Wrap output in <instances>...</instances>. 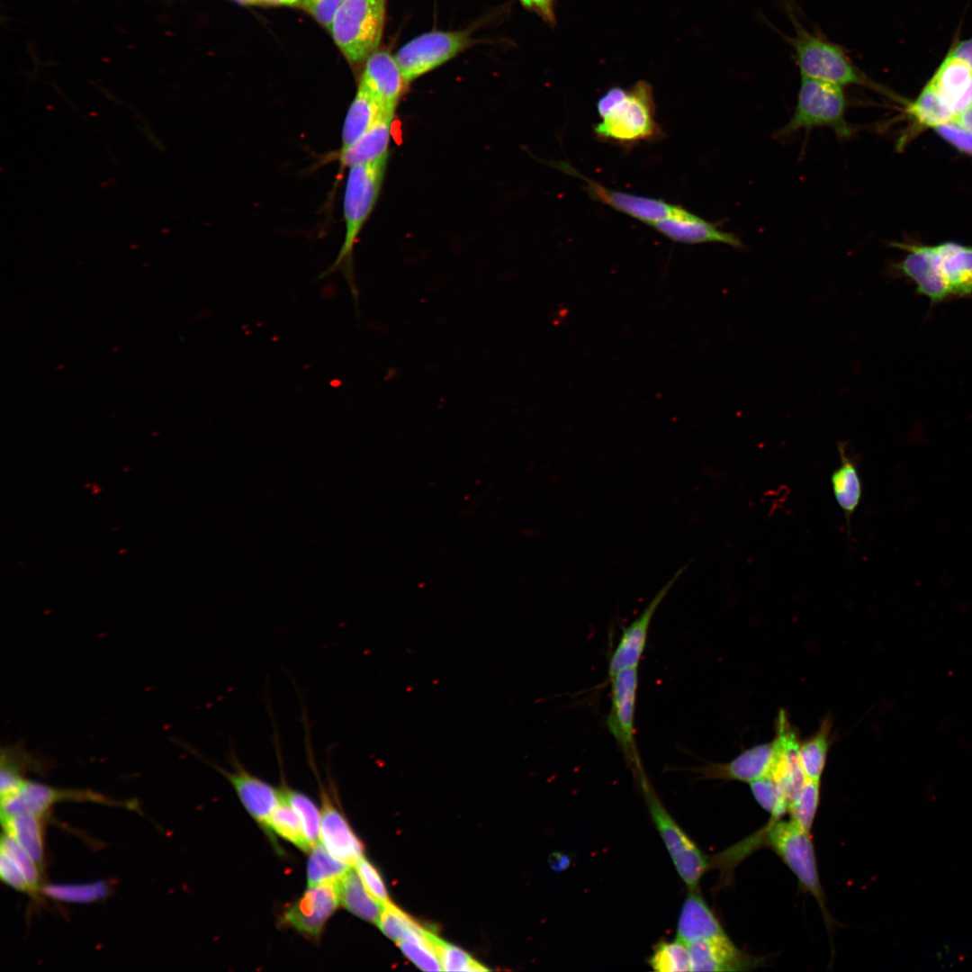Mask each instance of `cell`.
<instances>
[{"label": "cell", "instance_id": "50", "mask_svg": "<svg viewBox=\"0 0 972 972\" xmlns=\"http://www.w3.org/2000/svg\"><path fill=\"white\" fill-rule=\"evenodd\" d=\"M243 4H256V0H236Z\"/></svg>", "mask_w": 972, "mask_h": 972}, {"label": "cell", "instance_id": "16", "mask_svg": "<svg viewBox=\"0 0 972 972\" xmlns=\"http://www.w3.org/2000/svg\"><path fill=\"white\" fill-rule=\"evenodd\" d=\"M778 755L775 739L745 750L728 762H707L690 770L704 779H724L751 783L771 771Z\"/></svg>", "mask_w": 972, "mask_h": 972}, {"label": "cell", "instance_id": "10", "mask_svg": "<svg viewBox=\"0 0 972 972\" xmlns=\"http://www.w3.org/2000/svg\"><path fill=\"white\" fill-rule=\"evenodd\" d=\"M556 166L563 172L583 180L585 182L584 189L593 200L647 225L670 218L685 217L690 213L685 208L669 203L662 199L609 189L600 183L583 176L568 163L559 162Z\"/></svg>", "mask_w": 972, "mask_h": 972}, {"label": "cell", "instance_id": "13", "mask_svg": "<svg viewBox=\"0 0 972 972\" xmlns=\"http://www.w3.org/2000/svg\"><path fill=\"white\" fill-rule=\"evenodd\" d=\"M184 748H188L194 755L212 765L231 784L248 813L268 832L269 818L283 797L281 788L277 789L251 774L240 764L234 754L230 757L232 767L230 770L205 760L193 747L185 744Z\"/></svg>", "mask_w": 972, "mask_h": 972}, {"label": "cell", "instance_id": "36", "mask_svg": "<svg viewBox=\"0 0 972 972\" xmlns=\"http://www.w3.org/2000/svg\"><path fill=\"white\" fill-rule=\"evenodd\" d=\"M433 932L396 942L406 958L425 971H441L442 965L432 941Z\"/></svg>", "mask_w": 972, "mask_h": 972}, {"label": "cell", "instance_id": "30", "mask_svg": "<svg viewBox=\"0 0 972 972\" xmlns=\"http://www.w3.org/2000/svg\"><path fill=\"white\" fill-rule=\"evenodd\" d=\"M908 112L921 124L933 128L952 122L955 118L949 105L929 85L910 104Z\"/></svg>", "mask_w": 972, "mask_h": 972}, {"label": "cell", "instance_id": "3", "mask_svg": "<svg viewBox=\"0 0 972 972\" xmlns=\"http://www.w3.org/2000/svg\"><path fill=\"white\" fill-rule=\"evenodd\" d=\"M788 14L793 24L794 33L792 36H786V40L793 50L801 76L841 86H860L879 89L854 63L842 46L806 28L791 8H788Z\"/></svg>", "mask_w": 972, "mask_h": 972}, {"label": "cell", "instance_id": "43", "mask_svg": "<svg viewBox=\"0 0 972 972\" xmlns=\"http://www.w3.org/2000/svg\"><path fill=\"white\" fill-rule=\"evenodd\" d=\"M344 0H302V4L314 18L327 29L330 25L334 15Z\"/></svg>", "mask_w": 972, "mask_h": 972}, {"label": "cell", "instance_id": "22", "mask_svg": "<svg viewBox=\"0 0 972 972\" xmlns=\"http://www.w3.org/2000/svg\"><path fill=\"white\" fill-rule=\"evenodd\" d=\"M837 451L840 464L831 473L830 481L836 503L843 512L849 536L850 520L862 499L863 488L857 463L848 454L846 442H837Z\"/></svg>", "mask_w": 972, "mask_h": 972}, {"label": "cell", "instance_id": "33", "mask_svg": "<svg viewBox=\"0 0 972 972\" xmlns=\"http://www.w3.org/2000/svg\"><path fill=\"white\" fill-rule=\"evenodd\" d=\"M42 893L56 901L87 904L104 899L110 893V886L104 881L87 884H50L42 886Z\"/></svg>", "mask_w": 972, "mask_h": 972}, {"label": "cell", "instance_id": "17", "mask_svg": "<svg viewBox=\"0 0 972 972\" xmlns=\"http://www.w3.org/2000/svg\"><path fill=\"white\" fill-rule=\"evenodd\" d=\"M359 85L385 109L395 111L409 84L387 50L374 51L365 61Z\"/></svg>", "mask_w": 972, "mask_h": 972}, {"label": "cell", "instance_id": "37", "mask_svg": "<svg viewBox=\"0 0 972 972\" xmlns=\"http://www.w3.org/2000/svg\"><path fill=\"white\" fill-rule=\"evenodd\" d=\"M749 784L755 800L774 818L779 819L788 812L789 803L787 796L779 784L770 774Z\"/></svg>", "mask_w": 972, "mask_h": 972}, {"label": "cell", "instance_id": "31", "mask_svg": "<svg viewBox=\"0 0 972 972\" xmlns=\"http://www.w3.org/2000/svg\"><path fill=\"white\" fill-rule=\"evenodd\" d=\"M648 965L657 972L691 971L688 944L677 938L657 942L648 958Z\"/></svg>", "mask_w": 972, "mask_h": 972}, {"label": "cell", "instance_id": "12", "mask_svg": "<svg viewBox=\"0 0 972 972\" xmlns=\"http://www.w3.org/2000/svg\"><path fill=\"white\" fill-rule=\"evenodd\" d=\"M340 899V882L308 886L303 895L285 909L281 923L317 940Z\"/></svg>", "mask_w": 972, "mask_h": 972}, {"label": "cell", "instance_id": "41", "mask_svg": "<svg viewBox=\"0 0 972 972\" xmlns=\"http://www.w3.org/2000/svg\"><path fill=\"white\" fill-rule=\"evenodd\" d=\"M366 890L382 905L391 902L385 884L377 868L367 860L361 859L355 866Z\"/></svg>", "mask_w": 972, "mask_h": 972}, {"label": "cell", "instance_id": "40", "mask_svg": "<svg viewBox=\"0 0 972 972\" xmlns=\"http://www.w3.org/2000/svg\"><path fill=\"white\" fill-rule=\"evenodd\" d=\"M436 953L439 957L442 969L445 971H487L477 960L462 949L446 942L436 934L432 935Z\"/></svg>", "mask_w": 972, "mask_h": 972}, {"label": "cell", "instance_id": "28", "mask_svg": "<svg viewBox=\"0 0 972 972\" xmlns=\"http://www.w3.org/2000/svg\"><path fill=\"white\" fill-rule=\"evenodd\" d=\"M831 727L832 721L826 717L822 721L817 732L799 744V763L807 779H821L829 751Z\"/></svg>", "mask_w": 972, "mask_h": 972}, {"label": "cell", "instance_id": "2", "mask_svg": "<svg viewBox=\"0 0 972 972\" xmlns=\"http://www.w3.org/2000/svg\"><path fill=\"white\" fill-rule=\"evenodd\" d=\"M388 154L371 162L349 167L344 194L346 223L344 241L334 263L321 274L340 270L347 283L356 311L359 292L352 266L353 251L358 236L378 199L385 175Z\"/></svg>", "mask_w": 972, "mask_h": 972}, {"label": "cell", "instance_id": "5", "mask_svg": "<svg viewBox=\"0 0 972 972\" xmlns=\"http://www.w3.org/2000/svg\"><path fill=\"white\" fill-rule=\"evenodd\" d=\"M387 0H344L330 25L332 37L349 63L361 65L378 50Z\"/></svg>", "mask_w": 972, "mask_h": 972}, {"label": "cell", "instance_id": "34", "mask_svg": "<svg viewBox=\"0 0 972 972\" xmlns=\"http://www.w3.org/2000/svg\"><path fill=\"white\" fill-rule=\"evenodd\" d=\"M377 924L382 932L395 942L418 934H427L431 930L424 927L392 901L383 905Z\"/></svg>", "mask_w": 972, "mask_h": 972}, {"label": "cell", "instance_id": "15", "mask_svg": "<svg viewBox=\"0 0 972 972\" xmlns=\"http://www.w3.org/2000/svg\"><path fill=\"white\" fill-rule=\"evenodd\" d=\"M688 565L689 562L680 567L651 599L642 613L631 624L623 628L618 643L608 662V671L609 678L622 669L638 667L647 644L652 619L661 602Z\"/></svg>", "mask_w": 972, "mask_h": 972}, {"label": "cell", "instance_id": "1", "mask_svg": "<svg viewBox=\"0 0 972 972\" xmlns=\"http://www.w3.org/2000/svg\"><path fill=\"white\" fill-rule=\"evenodd\" d=\"M598 140L622 146L654 140L663 133L655 117L652 87L639 80L628 88L612 86L597 101Z\"/></svg>", "mask_w": 972, "mask_h": 972}, {"label": "cell", "instance_id": "25", "mask_svg": "<svg viewBox=\"0 0 972 972\" xmlns=\"http://www.w3.org/2000/svg\"><path fill=\"white\" fill-rule=\"evenodd\" d=\"M390 112L395 113V111L385 109L364 87L359 85L345 118L340 149L353 145L383 114Z\"/></svg>", "mask_w": 972, "mask_h": 972}, {"label": "cell", "instance_id": "48", "mask_svg": "<svg viewBox=\"0 0 972 972\" xmlns=\"http://www.w3.org/2000/svg\"><path fill=\"white\" fill-rule=\"evenodd\" d=\"M952 122L972 132V106L958 114Z\"/></svg>", "mask_w": 972, "mask_h": 972}, {"label": "cell", "instance_id": "24", "mask_svg": "<svg viewBox=\"0 0 972 972\" xmlns=\"http://www.w3.org/2000/svg\"><path fill=\"white\" fill-rule=\"evenodd\" d=\"M393 116L394 112L383 114L353 145L340 149L338 158L340 166L351 167L388 154Z\"/></svg>", "mask_w": 972, "mask_h": 972}, {"label": "cell", "instance_id": "7", "mask_svg": "<svg viewBox=\"0 0 972 972\" xmlns=\"http://www.w3.org/2000/svg\"><path fill=\"white\" fill-rule=\"evenodd\" d=\"M474 43L470 30L432 31L399 49L394 58L408 84L440 67Z\"/></svg>", "mask_w": 972, "mask_h": 972}, {"label": "cell", "instance_id": "44", "mask_svg": "<svg viewBox=\"0 0 972 972\" xmlns=\"http://www.w3.org/2000/svg\"><path fill=\"white\" fill-rule=\"evenodd\" d=\"M0 877L4 884L16 891L30 894L23 875L13 860L3 853H0Z\"/></svg>", "mask_w": 972, "mask_h": 972}, {"label": "cell", "instance_id": "6", "mask_svg": "<svg viewBox=\"0 0 972 972\" xmlns=\"http://www.w3.org/2000/svg\"><path fill=\"white\" fill-rule=\"evenodd\" d=\"M635 777L644 796L651 818L679 876L688 889H698L702 877L711 867L709 859L666 810L644 771L636 772Z\"/></svg>", "mask_w": 972, "mask_h": 972}, {"label": "cell", "instance_id": "23", "mask_svg": "<svg viewBox=\"0 0 972 972\" xmlns=\"http://www.w3.org/2000/svg\"><path fill=\"white\" fill-rule=\"evenodd\" d=\"M725 933L698 889H688L677 924V939L689 943Z\"/></svg>", "mask_w": 972, "mask_h": 972}, {"label": "cell", "instance_id": "42", "mask_svg": "<svg viewBox=\"0 0 972 972\" xmlns=\"http://www.w3.org/2000/svg\"><path fill=\"white\" fill-rule=\"evenodd\" d=\"M937 133L958 150L972 155V132L954 122L934 128Z\"/></svg>", "mask_w": 972, "mask_h": 972}, {"label": "cell", "instance_id": "45", "mask_svg": "<svg viewBox=\"0 0 972 972\" xmlns=\"http://www.w3.org/2000/svg\"><path fill=\"white\" fill-rule=\"evenodd\" d=\"M524 7L538 14L545 22L554 25V0H519Z\"/></svg>", "mask_w": 972, "mask_h": 972}, {"label": "cell", "instance_id": "21", "mask_svg": "<svg viewBox=\"0 0 972 972\" xmlns=\"http://www.w3.org/2000/svg\"><path fill=\"white\" fill-rule=\"evenodd\" d=\"M688 944L691 971H738L748 965L726 933L700 939Z\"/></svg>", "mask_w": 972, "mask_h": 972}, {"label": "cell", "instance_id": "4", "mask_svg": "<svg viewBox=\"0 0 972 972\" xmlns=\"http://www.w3.org/2000/svg\"><path fill=\"white\" fill-rule=\"evenodd\" d=\"M847 99L842 86L801 76L796 104L791 118L781 128L778 138L800 130L828 127L840 138H850L854 129L846 119Z\"/></svg>", "mask_w": 972, "mask_h": 972}, {"label": "cell", "instance_id": "8", "mask_svg": "<svg viewBox=\"0 0 972 972\" xmlns=\"http://www.w3.org/2000/svg\"><path fill=\"white\" fill-rule=\"evenodd\" d=\"M769 844L797 878L800 885L817 900L823 893L809 832L793 820L777 819L767 832Z\"/></svg>", "mask_w": 972, "mask_h": 972}, {"label": "cell", "instance_id": "49", "mask_svg": "<svg viewBox=\"0 0 972 972\" xmlns=\"http://www.w3.org/2000/svg\"><path fill=\"white\" fill-rule=\"evenodd\" d=\"M302 0H256V4H274V5H296L299 4Z\"/></svg>", "mask_w": 972, "mask_h": 972}, {"label": "cell", "instance_id": "38", "mask_svg": "<svg viewBox=\"0 0 972 972\" xmlns=\"http://www.w3.org/2000/svg\"><path fill=\"white\" fill-rule=\"evenodd\" d=\"M0 853L6 855L18 867L23 875L31 895H37L41 890V869L34 860L6 832H3L0 842Z\"/></svg>", "mask_w": 972, "mask_h": 972}, {"label": "cell", "instance_id": "47", "mask_svg": "<svg viewBox=\"0 0 972 972\" xmlns=\"http://www.w3.org/2000/svg\"><path fill=\"white\" fill-rule=\"evenodd\" d=\"M549 865L554 871H562L570 865V857L562 852H554L549 857Z\"/></svg>", "mask_w": 972, "mask_h": 972}, {"label": "cell", "instance_id": "35", "mask_svg": "<svg viewBox=\"0 0 972 972\" xmlns=\"http://www.w3.org/2000/svg\"><path fill=\"white\" fill-rule=\"evenodd\" d=\"M281 789L285 799L297 814L305 838L312 849L320 842L321 812L306 795L287 786H283Z\"/></svg>", "mask_w": 972, "mask_h": 972}, {"label": "cell", "instance_id": "9", "mask_svg": "<svg viewBox=\"0 0 972 972\" xmlns=\"http://www.w3.org/2000/svg\"><path fill=\"white\" fill-rule=\"evenodd\" d=\"M932 282L927 297L940 302L972 295V247L948 242L930 247Z\"/></svg>", "mask_w": 972, "mask_h": 972}, {"label": "cell", "instance_id": "14", "mask_svg": "<svg viewBox=\"0 0 972 972\" xmlns=\"http://www.w3.org/2000/svg\"><path fill=\"white\" fill-rule=\"evenodd\" d=\"M67 800L115 804L95 792L58 788L25 778L17 791L1 798V817L18 814L44 817L50 806Z\"/></svg>", "mask_w": 972, "mask_h": 972}, {"label": "cell", "instance_id": "19", "mask_svg": "<svg viewBox=\"0 0 972 972\" xmlns=\"http://www.w3.org/2000/svg\"><path fill=\"white\" fill-rule=\"evenodd\" d=\"M649 226L664 237L678 243L694 245L716 242L735 248H741L743 246L740 238L734 233L723 231L713 222L692 212L682 218H670L654 222Z\"/></svg>", "mask_w": 972, "mask_h": 972}, {"label": "cell", "instance_id": "39", "mask_svg": "<svg viewBox=\"0 0 972 972\" xmlns=\"http://www.w3.org/2000/svg\"><path fill=\"white\" fill-rule=\"evenodd\" d=\"M820 799V781L806 779L798 796L789 805L791 820L810 832Z\"/></svg>", "mask_w": 972, "mask_h": 972}, {"label": "cell", "instance_id": "32", "mask_svg": "<svg viewBox=\"0 0 972 972\" xmlns=\"http://www.w3.org/2000/svg\"><path fill=\"white\" fill-rule=\"evenodd\" d=\"M270 831L292 843L302 851L308 852L311 850L305 838L299 817L285 799L284 794L281 802L269 818L268 833Z\"/></svg>", "mask_w": 972, "mask_h": 972}, {"label": "cell", "instance_id": "18", "mask_svg": "<svg viewBox=\"0 0 972 972\" xmlns=\"http://www.w3.org/2000/svg\"><path fill=\"white\" fill-rule=\"evenodd\" d=\"M321 802L320 842L335 858L355 867L364 858L363 842L325 791Z\"/></svg>", "mask_w": 972, "mask_h": 972}, {"label": "cell", "instance_id": "11", "mask_svg": "<svg viewBox=\"0 0 972 972\" xmlns=\"http://www.w3.org/2000/svg\"><path fill=\"white\" fill-rule=\"evenodd\" d=\"M638 668L618 670L611 680V705L606 724L619 744L628 762L636 769L641 760L634 741L635 702L638 688Z\"/></svg>", "mask_w": 972, "mask_h": 972}, {"label": "cell", "instance_id": "29", "mask_svg": "<svg viewBox=\"0 0 972 972\" xmlns=\"http://www.w3.org/2000/svg\"><path fill=\"white\" fill-rule=\"evenodd\" d=\"M351 868V866L335 858L322 844L318 843L310 851L308 886L340 882Z\"/></svg>", "mask_w": 972, "mask_h": 972}, {"label": "cell", "instance_id": "26", "mask_svg": "<svg viewBox=\"0 0 972 972\" xmlns=\"http://www.w3.org/2000/svg\"><path fill=\"white\" fill-rule=\"evenodd\" d=\"M9 834L42 870L44 863L43 816L18 814L1 817Z\"/></svg>", "mask_w": 972, "mask_h": 972}, {"label": "cell", "instance_id": "27", "mask_svg": "<svg viewBox=\"0 0 972 972\" xmlns=\"http://www.w3.org/2000/svg\"><path fill=\"white\" fill-rule=\"evenodd\" d=\"M340 899L343 906L357 917L376 922L383 905L364 887L356 869H350L340 881Z\"/></svg>", "mask_w": 972, "mask_h": 972}, {"label": "cell", "instance_id": "46", "mask_svg": "<svg viewBox=\"0 0 972 972\" xmlns=\"http://www.w3.org/2000/svg\"><path fill=\"white\" fill-rule=\"evenodd\" d=\"M948 56L964 61L972 70V38L955 44L949 51Z\"/></svg>", "mask_w": 972, "mask_h": 972}, {"label": "cell", "instance_id": "20", "mask_svg": "<svg viewBox=\"0 0 972 972\" xmlns=\"http://www.w3.org/2000/svg\"><path fill=\"white\" fill-rule=\"evenodd\" d=\"M928 85L955 117L972 106V70L958 58L947 55Z\"/></svg>", "mask_w": 972, "mask_h": 972}]
</instances>
